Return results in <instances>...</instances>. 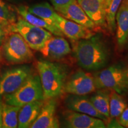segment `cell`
<instances>
[{"label": "cell", "instance_id": "4316f807", "mask_svg": "<svg viewBox=\"0 0 128 128\" xmlns=\"http://www.w3.org/2000/svg\"><path fill=\"white\" fill-rule=\"evenodd\" d=\"M7 34H8L6 29L0 25V44H2L4 38L6 37Z\"/></svg>", "mask_w": 128, "mask_h": 128}, {"label": "cell", "instance_id": "ba28073f", "mask_svg": "<svg viewBox=\"0 0 128 128\" xmlns=\"http://www.w3.org/2000/svg\"><path fill=\"white\" fill-rule=\"evenodd\" d=\"M96 90L94 76L91 74L79 70L66 80L64 86V92L86 96L95 92Z\"/></svg>", "mask_w": 128, "mask_h": 128}, {"label": "cell", "instance_id": "52a82bcc", "mask_svg": "<svg viewBox=\"0 0 128 128\" xmlns=\"http://www.w3.org/2000/svg\"><path fill=\"white\" fill-rule=\"evenodd\" d=\"M32 74L27 65L6 70L0 74V98L15 92L26 81Z\"/></svg>", "mask_w": 128, "mask_h": 128}, {"label": "cell", "instance_id": "9c48e42d", "mask_svg": "<svg viewBox=\"0 0 128 128\" xmlns=\"http://www.w3.org/2000/svg\"><path fill=\"white\" fill-rule=\"evenodd\" d=\"M57 102L55 98L44 100L38 118L30 128H58L60 122L56 116Z\"/></svg>", "mask_w": 128, "mask_h": 128}, {"label": "cell", "instance_id": "e0dca14e", "mask_svg": "<svg viewBox=\"0 0 128 128\" xmlns=\"http://www.w3.org/2000/svg\"><path fill=\"white\" fill-rule=\"evenodd\" d=\"M44 100H36L23 105L18 115V128H28L38 118Z\"/></svg>", "mask_w": 128, "mask_h": 128}, {"label": "cell", "instance_id": "30bf717a", "mask_svg": "<svg viewBox=\"0 0 128 128\" xmlns=\"http://www.w3.org/2000/svg\"><path fill=\"white\" fill-rule=\"evenodd\" d=\"M64 124L70 128H105L104 121L99 118L72 110L64 113Z\"/></svg>", "mask_w": 128, "mask_h": 128}, {"label": "cell", "instance_id": "5bb4252c", "mask_svg": "<svg viewBox=\"0 0 128 128\" xmlns=\"http://www.w3.org/2000/svg\"><path fill=\"white\" fill-rule=\"evenodd\" d=\"M55 10L64 18L76 22L89 29H94L96 27L94 22L80 7L77 1Z\"/></svg>", "mask_w": 128, "mask_h": 128}, {"label": "cell", "instance_id": "1f68e13d", "mask_svg": "<svg viewBox=\"0 0 128 128\" xmlns=\"http://www.w3.org/2000/svg\"><path fill=\"white\" fill-rule=\"evenodd\" d=\"M1 51H0V60H1Z\"/></svg>", "mask_w": 128, "mask_h": 128}, {"label": "cell", "instance_id": "3957f363", "mask_svg": "<svg viewBox=\"0 0 128 128\" xmlns=\"http://www.w3.org/2000/svg\"><path fill=\"white\" fill-rule=\"evenodd\" d=\"M1 45L2 55L8 63L25 64L33 60L32 49L17 32H10L7 34Z\"/></svg>", "mask_w": 128, "mask_h": 128}, {"label": "cell", "instance_id": "d6a6232c", "mask_svg": "<svg viewBox=\"0 0 128 128\" xmlns=\"http://www.w3.org/2000/svg\"><path fill=\"white\" fill-rule=\"evenodd\" d=\"M127 128H128V124L127 125Z\"/></svg>", "mask_w": 128, "mask_h": 128}, {"label": "cell", "instance_id": "83f0119b", "mask_svg": "<svg viewBox=\"0 0 128 128\" xmlns=\"http://www.w3.org/2000/svg\"><path fill=\"white\" fill-rule=\"evenodd\" d=\"M3 102L0 101V128L2 126V108H3Z\"/></svg>", "mask_w": 128, "mask_h": 128}, {"label": "cell", "instance_id": "8992f818", "mask_svg": "<svg viewBox=\"0 0 128 128\" xmlns=\"http://www.w3.org/2000/svg\"><path fill=\"white\" fill-rule=\"evenodd\" d=\"M11 32L18 33L32 49L38 51L52 36L50 32L44 28L32 24L19 15Z\"/></svg>", "mask_w": 128, "mask_h": 128}, {"label": "cell", "instance_id": "d4e9b609", "mask_svg": "<svg viewBox=\"0 0 128 128\" xmlns=\"http://www.w3.org/2000/svg\"><path fill=\"white\" fill-rule=\"evenodd\" d=\"M54 9H56L64 6H66L71 3L74 2L76 0H50Z\"/></svg>", "mask_w": 128, "mask_h": 128}, {"label": "cell", "instance_id": "f1b7e54d", "mask_svg": "<svg viewBox=\"0 0 128 128\" xmlns=\"http://www.w3.org/2000/svg\"><path fill=\"white\" fill-rule=\"evenodd\" d=\"M111 1H112V0H105V4H106V11H107V9L108 8V6H109L110 2H111Z\"/></svg>", "mask_w": 128, "mask_h": 128}, {"label": "cell", "instance_id": "ac0fdd59", "mask_svg": "<svg viewBox=\"0 0 128 128\" xmlns=\"http://www.w3.org/2000/svg\"><path fill=\"white\" fill-rule=\"evenodd\" d=\"M16 10H17V12L19 16H20L22 18H23L25 20H26L27 22L32 24L44 28L55 36H64L63 33L60 31V28L56 26L49 24L42 18L31 13L30 12H28V7H26L24 6H20L16 7Z\"/></svg>", "mask_w": 128, "mask_h": 128}, {"label": "cell", "instance_id": "d6986e66", "mask_svg": "<svg viewBox=\"0 0 128 128\" xmlns=\"http://www.w3.org/2000/svg\"><path fill=\"white\" fill-rule=\"evenodd\" d=\"M18 17L16 7L9 4L5 0H0V25L7 33H10Z\"/></svg>", "mask_w": 128, "mask_h": 128}, {"label": "cell", "instance_id": "f546056e", "mask_svg": "<svg viewBox=\"0 0 128 128\" xmlns=\"http://www.w3.org/2000/svg\"><path fill=\"white\" fill-rule=\"evenodd\" d=\"M126 76H127L128 78V70H126Z\"/></svg>", "mask_w": 128, "mask_h": 128}, {"label": "cell", "instance_id": "6da1fadb", "mask_svg": "<svg viewBox=\"0 0 128 128\" xmlns=\"http://www.w3.org/2000/svg\"><path fill=\"white\" fill-rule=\"evenodd\" d=\"M74 53L78 65L88 71L103 68L109 58L108 48L100 35L78 40L74 46Z\"/></svg>", "mask_w": 128, "mask_h": 128}, {"label": "cell", "instance_id": "5b68a950", "mask_svg": "<svg viewBox=\"0 0 128 128\" xmlns=\"http://www.w3.org/2000/svg\"><path fill=\"white\" fill-rule=\"evenodd\" d=\"M93 76L96 89H110L120 94L128 89L126 70L119 65H112L96 73Z\"/></svg>", "mask_w": 128, "mask_h": 128}, {"label": "cell", "instance_id": "cb8c5ba5", "mask_svg": "<svg viewBox=\"0 0 128 128\" xmlns=\"http://www.w3.org/2000/svg\"><path fill=\"white\" fill-rule=\"evenodd\" d=\"M123 0H112L106 11L107 26L111 33H113L116 28V14Z\"/></svg>", "mask_w": 128, "mask_h": 128}, {"label": "cell", "instance_id": "9a60e30c", "mask_svg": "<svg viewBox=\"0 0 128 128\" xmlns=\"http://www.w3.org/2000/svg\"><path fill=\"white\" fill-rule=\"evenodd\" d=\"M96 26H106L105 0H76Z\"/></svg>", "mask_w": 128, "mask_h": 128}, {"label": "cell", "instance_id": "603a6c76", "mask_svg": "<svg viewBox=\"0 0 128 128\" xmlns=\"http://www.w3.org/2000/svg\"><path fill=\"white\" fill-rule=\"evenodd\" d=\"M127 108V104L120 94L111 90L110 92V118H118Z\"/></svg>", "mask_w": 128, "mask_h": 128}, {"label": "cell", "instance_id": "4fadbf2b", "mask_svg": "<svg viewBox=\"0 0 128 128\" xmlns=\"http://www.w3.org/2000/svg\"><path fill=\"white\" fill-rule=\"evenodd\" d=\"M65 104L68 110L79 112L102 119L104 122H108L109 119L100 114L94 108L90 98L85 95L70 94L65 99Z\"/></svg>", "mask_w": 128, "mask_h": 128}, {"label": "cell", "instance_id": "277c9868", "mask_svg": "<svg viewBox=\"0 0 128 128\" xmlns=\"http://www.w3.org/2000/svg\"><path fill=\"white\" fill-rule=\"evenodd\" d=\"M5 103L22 107L36 100H44V94L39 76L32 73L15 92L2 97Z\"/></svg>", "mask_w": 128, "mask_h": 128}, {"label": "cell", "instance_id": "44dd1931", "mask_svg": "<svg viewBox=\"0 0 128 128\" xmlns=\"http://www.w3.org/2000/svg\"><path fill=\"white\" fill-rule=\"evenodd\" d=\"M94 108L100 114L110 119V92L108 91H98L90 98Z\"/></svg>", "mask_w": 128, "mask_h": 128}, {"label": "cell", "instance_id": "7402d4cb", "mask_svg": "<svg viewBox=\"0 0 128 128\" xmlns=\"http://www.w3.org/2000/svg\"><path fill=\"white\" fill-rule=\"evenodd\" d=\"M21 107L3 103L2 126L3 128H18V115Z\"/></svg>", "mask_w": 128, "mask_h": 128}, {"label": "cell", "instance_id": "2e32d148", "mask_svg": "<svg viewBox=\"0 0 128 128\" xmlns=\"http://www.w3.org/2000/svg\"><path fill=\"white\" fill-rule=\"evenodd\" d=\"M116 36L120 47L128 41V0H123L116 14Z\"/></svg>", "mask_w": 128, "mask_h": 128}, {"label": "cell", "instance_id": "ffe728a7", "mask_svg": "<svg viewBox=\"0 0 128 128\" xmlns=\"http://www.w3.org/2000/svg\"><path fill=\"white\" fill-rule=\"evenodd\" d=\"M28 12L46 21L49 24L56 26V18L58 12L48 2L34 4L28 7Z\"/></svg>", "mask_w": 128, "mask_h": 128}, {"label": "cell", "instance_id": "7c38bea8", "mask_svg": "<svg viewBox=\"0 0 128 128\" xmlns=\"http://www.w3.org/2000/svg\"><path fill=\"white\" fill-rule=\"evenodd\" d=\"M55 26L64 35L73 40L88 39L95 34L91 29L64 18L58 13L56 18Z\"/></svg>", "mask_w": 128, "mask_h": 128}, {"label": "cell", "instance_id": "8fae6325", "mask_svg": "<svg viewBox=\"0 0 128 128\" xmlns=\"http://www.w3.org/2000/svg\"><path fill=\"white\" fill-rule=\"evenodd\" d=\"M39 52L49 60H59L70 54L71 48L70 44L62 36H52L49 38Z\"/></svg>", "mask_w": 128, "mask_h": 128}, {"label": "cell", "instance_id": "7a4b0ae2", "mask_svg": "<svg viewBox=\"0 0 128 128\" xmlns=\"http://www.w3.org/2000/svg\"><path fill=\"white\" fill-rule=\"evenodd\" d=\"M44 94V100L56 98L64 92L68 68L65 65L41 60L36 64Z\"/></svg>", "mask_w": 128, "mask_h": 128}, {"label": "cell", "instance_id": "4dcf8cb0", "mask_svg": "<svg viewBox=\"0 0 128 128\" xmlns=\"http://www.w3.org/2000/svg\"><path fill=\"white\" fill-rule=\"evenodd\" d=\"M5 1H14V0H5Z\"/></svg>", "mask_w": 128, "mask_h": 128}, {"label": "cell", "instance_id": "484cf974", "mask_svg": "<svg viewBox=\"0 0 128 128\" xmlns=\"http://www.w3.org/2000/svg\"><path fill=\"white\" fill-rule=\"evenodd\" d=\"M119 123L124 127H127L128 124V108H126L120 115Z\"/></svg>", "mask_w": 128, "mask_h": 128}]
</instances>
